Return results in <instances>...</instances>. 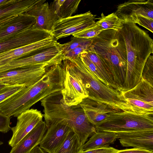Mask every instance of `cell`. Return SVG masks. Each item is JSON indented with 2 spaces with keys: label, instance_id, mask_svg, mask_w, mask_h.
<instances>
[{
  "label": "cell",
  "instance_id": "1",
  "mask_svg": "<svg viewBox=\"0 0 153 153\" xmlns=\"http://www.w3.org/2000/svg\"><path fill=\"white\" fill-rule=\"evenodd\" d=\"M123 23L119 32L125 45L127 71L122 92L131 89L139 82L147 59L153 53V40L146 32L133 22Z\"/></svg>",
  "mask_w": 153,
  "mask_h": 153
},
{
  "label": "cell",
  "instance_id": "2",
  "mask_svg": "<svg viewBox=\"0 0 153 153\" xmlns=\"http://www.w3.org/2000/svg\"><path fill=\"white\" fill-rule=\"evenodd\" d=\"M40 101L46 125L59 123L69 127L76 134L82 146L96 132L95 125L89 121L79 104L71 106L65 104L61 91L52 93Z\"/></svg>",
  "mask_w": 153,
  "mask_h": 153
},
{
  "label": "cell",
  "instance_id": "3",
  "mask_svg": "<svg viewBox=\"0 0 153 153\" xmlns=\"http://www.w3.org/2000/svg\"><path fill=\"white\" fill-rule=\"evenodd\" d=\"M87 51L98 55L110 69L118 89L122 92L126 74L127 58L125 45L119 31H102L93 38Z\"/></svg>",
  "mask_w": 153,
  "mask_h": 153
},
{
  "label": "cell",
  "instance_id": "4",
  "mask_svg": "<svg viewBox=\"0 0 153 153\" xmlns=\"http://www.w3.org/2000/svg\"><path fill=\"white\" fill-rule=\"evenodd\" d=\"M63 65L74 73L81 80L89 99L101 102L124 111L132 112L121 92L108 86L100 80L81 61L79 56L63 60Z\"/></svg>",
  "mask_w": 153,
  "mask_h": 153
},
{
  "label": "cell",
  "instance_id": "5",
  "mask_svg": "<svg viewBox=\"0 0 153 153\" xmlns=\"http://www.w3.org/2000/svg\"><path fill=\"white\" fill-rule=\"evenodd\" d=\"M65 72L62 63L48 68L44 76L35 83L14 94L11 100L14 107L23 112L49 95L62 91Z\"/></svg>",
  "mask_w": 153,
  "mask_h": 153
},
{
  "label": "cell",
  "instance_id": "6",
  "mask_svg": "<svg viewBox=\"0 0 153 153\" xmlns=\"http://www.w3.org/2000/svg\"><path fill=\"white\" fill-rule=\"evenodd\" d=\"M153 114L122 111L111 114L95 125L96 131L118 133L153 130Z\"/></svg>",
  "mask_w": 153,
  "mask_h": 153
},
{
  "label": "cell",
  "instance_id": "7",
  "mask_svg": "<svg viewBox=\"0 0 153 153\" xmlns=\"http://www.w3.org/2000/svg\"><path fill=\"white\" fill-rule=\"evenodd\" d=\"M58 42L54 46L41 50L30 56L12 61L0 66V73L18 68L44 66L50 67L61 64L64 55Z\"/></svg>",
  "mask_w": 153,
  "mask_h": 153
},
{
  "label": "cell",
  "instance_id": "8",
  "mask_svg": "<svg viewBox=\"0 0 153 153\" xmlns=\"http://www.w3.org/2000/svg\"><path fill=\"white\" fill-rule=\"evenodd\" d=\"M132 111L139 114H153V85L142 78L131 89L121 92Z\"/></svg>",
  "mask_w": 153,
  "mask_h": 153
},
{
  "label": "cell",
  "instance_id": "9",
  "mask_svg": "<svg viewBox=\"0 0 153 153\" xmlns=\"http://www.w3.org/2000/svg\"><path fill=\"white\" fill-rule=\"evenodd\" d=\"M95 16L90 11L83 13L59 19L55 23L51 34L57 41L88 28L94 24Z\"/></svg>",
  "mask_w": 153,
  "mask_h": 153
},
{
  "label": "cell",
  "instance_id": "10",
  "mask_svg": "<svg viewBox=\"0 0 153 153\" xmlns=\"http://www.w3.org/2000/svg\"><path fill=\"white\" fill-rule=\"evenodd\" d=\"M48 68L44 66L25 67L2 72L0 73V82L7 85H18L28 87L41 78Z\"/></svg>",
  "mask_w": 153,
  "mask_h": 153
},
{
  "label": "cell",
  "instance_id": "11",
  "mask_svg": "<svg viewBox=\"0 0 153 153\" xmlns=\"http://www.w3.org/2000/svg\"><path fill=\"white\" fill-rule=\"evenodd\" d=\"M64 87L61 91L64 103L68 106L79 104L88 94L83 84L78 76L66 66Z\"/></svg>",
  "mask_w": 153,
  "mask_h": 153
},
{
  "label": "cell",
  "instance_id": "12",
  "mask_svg": "<svg viewBox=\"0 0 153 153\" xmlns=\"http://www.w3.org/2000/svg\"><path fill=\"white\" fill-rule=\"evenodd\" d=\"M52 36L51 32L37 28L34 25L0 42V53L34 43Z\"/></svg>",
  "mask_w": 153,
  "mask_h": 153
},
{
  "label": "cell",
  "instance_id": "13",
  "mask_svg": "<svg viewBox=\"0 0 153 153\" xmlns=\"http://www.w3.org/2000/svg\"><path fill=\"white\" fill-rule=\"evenodd\" d=\"M43 114L37 109L27 110L17 117L16 125L11 128L13 135L8 141L12 148L15 147L39 122Z\"/></svg>",
  "mask_w": 153,
  "mask_h": 153
},
{
  "label": "cell",
  "instance_id": "14",
  "mask_svg": "<svg viewBox=\"0 0 153 153\" xmlns=\"http://www.w3.org/2000/svg\"><path fill=\"white\" fill-rule=\"evenodd\" d=\"M115 13L123 22H132L137 16L153 19V1H128L118 5Z\"/></svg>",
  "mask_w": 153,
  "mask_h": 153
},
{
  "label": "cell",
  "instance_id": "15",
  "mask_svg": "<svg viewBox=\"0 0 153 153\" xmlns=\"http://www.w3.org/2000/svg\"><path fill=\"white\" fill-rule=\"evenodd\" d=\"M46 0H37L25 13L35 18L34 26L38 29L51 32L56 22L59 19Z\"/></svg>",
  "mask_w": 153,
  "mask_h": 153
},
{
  "label": "cell",
  "instance_id": "16",
  "mask_svg": "<svg viewBox=\"0 0 153 153\" xmlns=\"http://www.w3.org/2000/svg\"><path fill=\"white\" fill-rule=\"evenodd\" d=\"M46 125L47 130L39 143V147L45 152L54 153L72 130L69 127L59 123Z\"/></svg>",
  "mask_w": 153,
  "mask_h": 153
},
{
  "label": "cell",
  "instance_id": "17",
  "mask_svg": "<svg viewBox=\"0 0 153 153\" xmlns=\"http://www.w3.org/2000/svg\"><path fill=\"white\" fill-rule=\"evenodd\" d=\"M58 43L53 36L41 41L0 53V66L32 53H35L55 46Z\"/></svg>",
  "mask_w": 153,
  "mask_h": 153
},
{
  "label": "cell",
  "instance_id": "18",
  "mask_svg": "<svg viewBox=\"0 0 153 153\" xmlns=\"http://www.w3.org/2000/svg\"><path fill=\"white\" fill-rule=\"evenodd\" d=\"M79 105L89 121L95 126L111 114L123 111L104 103L87 98L83 99Z\"/></svg>",
  "mask_w": 153,
  "mask_h": 153
},
{
  "label": "cell",
  "instance_id": "19",
  "mask_svg": "<svg viewBox=\"0 0 153 153\" xmlns=\"http://www.w3.org/2000/svg\"><path fill=\"white\" fill-rule=\"evenodd\" d=\"M123 147L139 148L153 151V130L116 133Z\"/></svg>",
  "mask_w": 153,
  "mask_h": 153
},
{
  "label": "cell",
  "instance_id": "20",
  "mask_svg": "<svg viewBox=\"0 0 153 153\" xmlns=\"http://www.w3.org/2000/svg\"><path fill=\"white\" fill-rule=\"evenodd\" d=\"M47 129L45 122L41 121L15 147L12 148L9 153H28L39 144Z\"/></svg>",
  "mask_w": 153,
  "mask_h": 153
},
{
  "label": "cell",
  "instance_id": "21",
  "mask_svg": "<svg viewBox=\"0 0 153 153\" xmlns=\"http://www.w3.org/2000/svg\"><path fill=\"white\" fill-rule=\"evenodd\" d=\"M35 23V18L26 13L19 15L7 24L0 27V42L21 31L33 27Z\"/></svg>",
  "mask_w": 153,
  "mask_h": 153
},
{
  "label": "cell",
  "instance_id": "22",
  "mask_svg": "<svg viewBox=\"0 0 153 153\" xmlns=\"http://www.w3.org/2000/svg\"><path fill=\"white\" fill-rule=\"evenodd\" d=\"M118 139L117 134L114 132L96 131L82 146V151L103 147H109Z\"/></svg>",
  "mask_w": 153,
  "mask_h": 153
},
{
  "label": "cell",
  "instance_id": "23",
  "mask_svg": "<svg viewBox=\"0 0 153 153\" xmlns=\"http://www.w3.org/2000/svg\"><path fill=\"white\" fill-rule=\"evenodd\" d=\"M37 0H13L0 8V19L12 15H19L27 12Z\"/></svg>",
  "mask_w": 153,
  "mask_h": 153
},
{
  "label": "cell",
  "instance_id": "24",
  "mask_svg": "<svg viewBox=\"0 0 153 153\" xmlns=\"http://www.w3.org/2000/svg\"><path fill=\"white\" fill-rule=\"evenodd\" d=\"M80 0H56L50 5L59 19L72 16L77 10Z\"/></svg>",
  "mask_w": 153,
  "mask_h": 153
},
{
  "label": "cell",
  "instance_id": "25",
  "mask_svg": "<svg viewBox=\"0 0 153 153\" xmlns=\"http://www.w3.org/2000/svg\"><path fill=\"white\" fill-rule=\"evenodd\" d=\"M82 146L76 134L71 130L54 153H81Z\"/></svg>",
  "mask_w": 153,
  "mask_h": 153
},
{
  "label": "cell",
  "instance_id": "26",
  "mask_svg": "<svg viewBox=\"0 0 153 153\" xmlns=\"http://www.w3.org/2000/svg\"><path fill=\"white\" fill-rule=\"evenodd\" d=\"M96 23L104 30L111 29L118 32L121 30L123 27L122 21L115 13L106 16L102 13L101 17Z\"/></svg>",
  "mask_w": 153,
  "mask_h": 153
},
{
  "label": "cell",
  "instance_id": "27",
  "mask_svg": "<svg viewBox=\"0 0 153 153\" xmlns=\"http://www.w3.org/2000/svg\"><path fill=\"white\" fill-rule=\"evenodd\" d=\"M93 38L85 39L73 37L71 40L65 44H60L62 53L64 55L74 49L81 46L91 45L92 42Z\"/></svg>",
  "mask_w": 153,
  "mask_h": 153
},
{
  "label": "cell",
  "instance_id": "28",
  "mask_svg": "<svg viewBox=\"0 0 153 153\" xmlns=\"http://www.w3.org/2000/svg\"><path fill=\"white\" fill-rule=\"evenodd\" d=\"M104 30L96 23L90 27L73 35L74 37L85 39L92 38Z\"/></svg>",
  "mask_w": 153,
  "mask_h": 153
},
{
  "label": "cell",
  "instance_id": "29",
  "mask_svg": "<svg viewBox=\"0 0 153 153\" xmlns=\"http://www.w3.org/2000/svg\"><path fill=\"white\" fill-rule=\"evenodd\" d=\"M79 56L84 65L91 71L100 80L108 86L98 69L87 56L85 51L81 53Z\"/></svg>",
  "mask_w": 153,
  "mask_h": 153
},
{
  "label": "cell",
  "instance_id": "30",
  "mask_svg": "<svg viewBox=\"0 0 153 153\" xmlns=\"http://www.w3.org/2000/svg\"><path fill=\"white\" fill-rule=\"evenodd\" d=\"M26 87L22 85H9L0 89V103Z\"/></svg>",
  "mask_w": 153,
  "mask_h": 153
},
{
  "label": "cell",
  "instance_id": "31",
  "mask_svg": "<svg viewBox=\"0 0 153 153\" xmlns=\"http://www.w3.org/2000/svg\"><path fill=\"white\" fill-rule=\"evenodd\" d=\"M142 78L153 85V56H149L144 65Z\"/></svg>",
  "mask_w": 153,
  "mask_h": 153
},
{
  "label": "cell",
  "instance_id": "32",
  "mask_svg": "<svg viewBox=\"0 0 153 153\" xmlns=\"http://www.w3.org/2000/svg\"><path fill=\"white\" fill-rule=\"evenodd\" d=\"M132 22L138 24L153 33V19L144 16H137L134 19Z\"/></svg>",
  "mask_w": 153,
  "mask_h": 153
},
{
  "label": "cell",
  "instance_id": "33",
  "mask_svg": "<svg viewBox=\"0 0 153 153\" xmlns=\"http://www.w3.org/2000/svg\"><path fill=\"white\" fill-rule=\"evenodd\" d=\"M91 45L81 46L74 49L64 55L63 60L78 57L82 52L87 51Z\"/></svg>",
  "mask_w": 153,
  "mask_h": 153
},
{
  "label": "cell",
  "instance_id": "34",
  "mask_svg": "<svg viewBox=\"0 0 153 153\" xmlns=\"http://www.w3.org/2000/svg\"><path fill=\"white\" fill-rule=\"evenodd\" d=\"M10 117L0 112V132L6 133L11 130Z\"/></svg>",
  "mask_w": 153,
  "mask_h": 153
},
{
  "label": "cell",
  "instance_id": "35",
  "mask_svg": "<svg viewBox=\"0 0 153 153\" xmlns=\"http://www.w3.org/2000/svg\"><path fill=\"white\" fill-rule=\"evenodd\" d=\"M118 150L113 147H103L84 151L81 153H116Z\"/></svg>",
  "mask_w": 153,
  "mask_h": 153
},
{
  "label": "cell",
  "instance_id": "36",
  "mask_svg": "<svg viewBox=\"0 0 153 153\" xmlns=\"http://www.w3.org/2000/svg\"><path fill=\"white\" fill-rule=\"evenodd\" d=\"M116 153H153V151L139 148H133L118 150Z\"/></svg>",
  "mask_w": 153,
  "mask_h": 153
},
{
  "label": "cell",
  "instance_id": "37",
  "mask_svg": "<svg viewBox=\"0 0 153 153\" xmlns=\"http://www.w3.org/2000/svg\"><path fill=\"white\" fill-rule=\"evenodd\" d=\"M19 15H12L4 17L0 19V27L7 24Z\"/></svg>",
  "mask_w": 153,
  "mask_h": 153
},
{
  "label": "cell",
  "instance_id": "38",
  "mask_svg": "<svg viewBox=\"0 0 153 153\" xmlns=\"http://www.w3.org/2000/svg\"><path fill=\"white\" fill-rule=\"evenodd\" d=\"M28 153H45L39 146H37L34 148Z\"/></svg>",
  "mask_w": 153,
  "mask_h": 153
},
{
  "label": "cell",
  "instance_id": "39",
  "mask_svg": "<svg viewBox=\"0 0 153 153\" xmlns=\"http://www.w3.org/2000/svg\"><path fill=\"white\" fill-rule=\"evenodd\" d=\"M13 0H0V8L12 2Z\"/></svg>",
  "mask_w": 153,
  "mask_h": 153
},
{
  "label": "cell",
  "instance_id": "40",
  "mask_svg": "<svg viewBox=\"0 0 153 153\" xmlns=\"http://www.w3.org/2000/svg\"><path fill=\"white\" fill-rule=\"evenodd\" d=\"M9 85L0 82V89L7 86Z\"/></svg>",
  "mask_w": 153,
  "mask_h": 153
},
{
  "label": "cell",
  "instance_id": "41",
  "mask_svg": "<svg viewBox=\"0 0 153 153\" xmlns=\"http://www.w3.org/2000/svg\"><path fill=\"white\" fill-rule=\"evenodd\" d=\"M3 143L2 141H0V146Z\"/></svg>",
  "mask_w": 153,
  "mask_h": 153
}]
</instances>
